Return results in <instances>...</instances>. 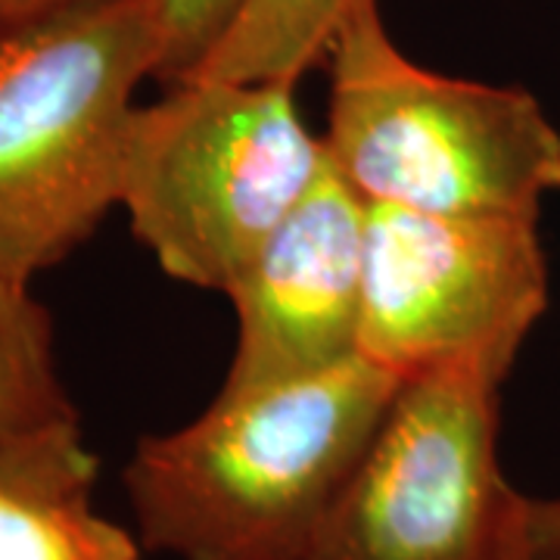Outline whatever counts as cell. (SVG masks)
<instances>
[{
    "mask_svg": "<svg viewBox=\"0 0 560 560\" xmlns=\"http://www.w3.org/2000/svg\"><path fill=\"white\" fill-rule=\"evenodd\" d=\"M401 381L364 355L224 393L121 470L138 539L175 560H305Z\"/></svg>",
    "mask_w": 560,
    "mask_h": 560,
    "instance_id": "1",
    "label": "cell"
},
{
    "mask_svg": "<svg viewBox=\"0 0 560 560\" xmlns=\"http://www.w3.org/2000/svg\"><path fill=\"white\" fill-rule=\"evenodd\" d=\"M156 0H97L0 32V275L28 283L119 206Z\"/></svg>",
    "mask_w": 560,
    "mask_h": 560,
    "instance_id": "2",
    "label": "cell"
},
{
    "mask_svg": "<svg viewBox=\"0 0 560 560\" xmlns=\"http://www.w3.org/2000/svg\"><path fill=\"white\" fill-rule=\"evenodd\" d=\"M327 62L324 153L364 206L536 221L560 190V135L539 101L408 60L377 0L352 7Z\"/></svg>",
    "mask_w": 560,
    "mask_h": 560,
    "instance_id": "3",
    "label": "cell"
},
{
    "mask_svg": "<svg viewBox=\"0 0 560 560\" xmlns=\"http://www.w3.org/2000/svg\"><path fill=\"white\" fill-rule=\"evenodd\" d=\"M293 91L194 79L138 106L119 206L168 278L228 293L308 194L327 153Z\"/></svg>",
    "mask_w": 560,
    "mask_h": 560,
    "instance_id": "4",
    "label": "cell"
},
{
    "mask_svg": "<svg viewBox=\"0 0 560 560\" xmlns=\"http://www.w3.org/2000/svg\"><path fill=\"white\" fill-rule=\"evenodd\" d=\"M501 381H401L305 560H517L526 495L499 464Z\"/></svg>",
    "mask_w": 560,
    "mask_h": 560,
    "instance_id": "5",
    "label": "cell"
},
{
    "mask_svg": "<svg viewBox=\"0 0 560 560\" xmlns=\"http://www.w3.org/2000/svg\"><path fill=\"white\" fill-rule=\"evenodd\" d=\"M545 305L533 219L368 206L359 355L399 381L474 368L504 383Z\"/></svg>",
    "mask_w": 560,
    "mask_h": 560,
    "instance_id": "6",
    "label": "cell"
},
{
    "mask_svg": "<svg viewBox=\"0 0 560 560\" xmlns=\"http://www.w3.org/2000/svg\"><path fill=\"white\" fill-rule=\"evenodd\" d=\"M364 224L368 206L327 160L224 293L237 308L224 393L305 377L359 355Z\"/></svg>",
    "mask_w": 560,
    "mask_h": 560,
    "instance_id": "7",
    "label": "cell"
},
{
    "mask_svg": "<svg viewBox=\"0 0 560 560\" xmlns=\"http://www.w3.org/2000/svg\"><path fill=\"white\" fill-rule=\"evenodd\" d=\"M97 458L81 423L0 455V560H140V539L91 504Z\"/></svg>",
    "mask_w": 560,
    "mask_h": 560,
    "instance_id": "8",
    "label": "cell"
},
{
    "mask_svg": "<svg viewBox=\"0 0 560 560\" xmlns=\"http://www.w3.org/2000/svg\"><path fill=\"white\" fill-rule=\"evenodd\" d=\"M359 0H243L209 57L184 81H296L327 60Z\"/></svg>",
    "mask_w": 560,
    "mask_h": 560,
    "instance_id": "9",
    "label": "cell"
},
{
    "mask_svg": "<svg viewBox=\"0 0 560 560\" xmlns=\"http://www.w3.org/2000/svg\"><path fill=\"white\" fill-rule=\"evenodd\" d=\"M79 423L57 364L54 320L28 283L0 275V455Z\"/></svg>",
    "mask_w": 560,
    "mask_h": 560,
    "instance_id": "10",
    "label": "cell"
},
{
    "mask_svg": "<svg viewBox=\"0 0 560 560\" xmlns=\"http://www.w3.org/2000/svg\"><path fill=\"white\" fill-rule=\"evenodd\" d=\"M241 3L243 0H156L162 25V62L156 79L162 84L187 79L219 44Z\"/></svg>",
    "mask_w": 560,
    "mask_h": 560,
    "instance_id": "11",
    "label": "cell"
},
{
    "mask_svg": "<svg viewBox=\"0 0 560 560\" xmlns=\"http://www.w3.org/2000/svg\"><path fill=\"white\" fill-rule=\"evenodd\" d=\"M517 560H560V499L526 495Z\"/></svg>",
    "mask_w": 560,
    "mask_h": 560,
    "instance_id": "12",
    "label": "cell"
},
{
    "mask_svg": "<svg viewBox=\"0 0 560 560\" xmlns=\"http://www.w3.org/2000/svg\"><path fill=\"white\" fill-rule=\"evenodd\" d=\"M84 3H97V0H0V32L57 16Z\"/></svg>",
    "mask_w": 560,
    "mask_h": 560,
    "instance_id": "13",
    "label": "cell"
}]
</instances>
